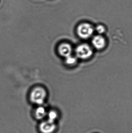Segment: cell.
<instances>
[{
    "label": "cell",
    "instance_id": "1",
    "mask_svg": "<svg viewBox=\"0 0 132 133\" xmlns=\"http://www.w3.org/2000/svg\"><path fill=\"white\" fill-rule=\"evenodd\" d=\"M47 97V92L41 87H36L33 89L30 95L31 101L36 104L40 105L45 102Z\"/></svg>",
    "mask_w": 132,
    "mask_h": 133
},
{
    "label": "cell",
    "instance_id": "2",
    "mask_svg": "<svg viewBox=\"0 0 132 133\" xmlns=\"http://www.w3.org/2000/svg\"><path fill=\"white\" fill-rule=\"evenodd\" d=\"M93 26L90 24H80L77 28V33L80 38L87 39L92 36L94 32Z\"/></svg>",
    "mask_w": 132,
    "mask_h": 133
},
{
    "label": "cell",
    "instance_id": "3",
    "mask_svg": "<svg viewBox=\"0 0 132 133\" xmlns=\"http://www.w3.org/2000/svg\"><path fill=\"white\" fill-rule=\"evenodd\" d=\"M93 51L89 45L83 44L79 45L76 49V55L77 58L82 59H86L91 57Z\"/></svg>",
    "mask_w": 132,
    "mask_h": 133
},
{
    "label": "cell",
    "instance_id": "4",
    "mask_svg": "<svg viewBox=\"0 0 132 133\" xmlns=\"http://www.w3.org/2000/svg\"><path fill=\"white\" fill-rule=\"evenodd\" d=\"M57 51L61 56L67 57L71 55L72 47L68 44L66 43L61 44L58 46Z\"/></svg>",
    "mask_w": 132,
    "mask_h": 133
},
{
    "label": "cell",
    "instance_id": "5",
    "mask_svg": "<svg viewBox=\"0 0 132 133\" xmlns=\"http://www.w3.org/2000/svg\"><path fill=\"white\" fill-rule=\"evenodd\" d=\"M92 43L95 48L97 50H101L105 47L106 41L103 36L97 35L93 37Z\"/></svg>",
    "mask_w": 132,
    "mask_h": 133
},
{
    "label": "cell",
    "instance_id": "6",
    "mask_svg": "<svg viewBox=\"0 0 132 133\" xmlns=\"http://www.w3.org/2000/svg\"><path fill=\"white\" fill-rule=\"evenodd\" d=\"M65 58H66L65 63L68 65L72 66L73 65H75V64L77 63V58L71 55L68 56L67 57Z\"/></svg>",
    "mask_w": 132,
    "mask_h": 133
},
{
    "label": "cell",
    "instance_id": "7",
    "mask_svg": "<svg viewBox=\"0 0 132 133\" xmlns=\"http://www.w3.org/2000/svg\"><path fill=\"white\" fill-rule=\"evenodd\" d=\"M45 110L44 108H43L42 107H39L36 110V115L39 117L43 116L45 115Z\"/></svg>",
    "mask_w": 132,
    "mask_h": 133
},
{
    "label": "cell",
    "instance_id": "8",
    "mask_svg": "<svg viewBox=\"0 0 132 133\" xmlns=\"http://www.w3.org/2000/svg\"><path fill=\"white\" fill-rule=\"evenodd\" d=\"M96 30L99 34H102L104 33L105 32V28L103 25H100L97 26Z\"/></svg>",
    "mask_w": 132,
    "mask_h": 133
}]
</instances>
